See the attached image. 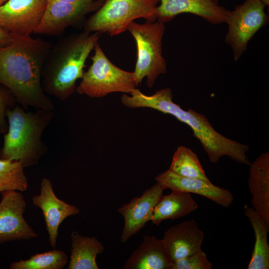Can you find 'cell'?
Listing matches in <instances>:
<instances>
[{"instance_id":"obj_27","label":"cell","mask_w":269,"mask_h":269,"mask_svg":"<svg viewBox=\"0 0 269 269\" xmlns=\"http://www.w3.org/2000/svg\"><path fill=\"white\" fill-rule=\"evenodd\" d=\"M12 41V34L0 25V47L6 46L9 45Z\"/></svg>"},{"instance_id":"obj_17","label":"cell","mask_w":269,"mask_h":269,"mask_svg":"<svg viewBox=\"0 0 269 269\" xmlns=\"http://www.w3.org/2000/svg\"><path fill=\"white\" fill-rule=\"evenodd\" d=\"M250 166L248 184L252 207L269 225V152L260 154Z\"/></svg>"},{"instance_id":"obj_5","label":"cell","mask_w":269,"mask_h":269,"mask_svg":"<svg viewBox=\"0 0 269 269\" xmlns=\"http://www.w3.org/2000/svg\"><path fill=\"white\" fill-rule=\"evenodd\" d=\"M159 0H104L101 6L85 22L84 31L119 35L135 19H157Z\"/></svg>"},{"instance_id":"obj_26","label":"cell","mask_w":269,"mask_h":269,"mask_svg":"<svg viewBox=\"0 0 269 269\" xmlns=\"http://www.w3.org/2000/svg\"><path fill=\"white\" fill-rule=\"evenodd\" d=\"M16 101L11 92L5 87L0 85V134H4L8 129L6 112L15 106Z\"/></svg>"},{"instance_id":"obj_1","label":"cell","mask_w":269,"mask_h":269,"mask_svg":"<svg viewBox=\"0 0 269 269\" xmlns=\"http://www.w3.org/2000/svg\"><path fill=\"white\" fill-rule=\"evenodd\" d=\"M11 34V43L0 47V85L25 110L32 107L54 110L42 85V69L51 43L31 36Z\"/></svg>"},{"instance_id":"obj_13","label":"cell","mask_w":269,"mask_h":269,"mask_svg":"<svg viewBox=\"0 0 269 269\" xmlns=\"http://www.w3.org/2000/svg\"><path fill=\"white\" fill-rule=\"evenodd\" d=\"M32 203L42 210L49 243L55 248L60 225L68 217L78 214L80 210L76 206L58 198L50 180L47 178L42 179L40 194L32 197Z\"/></svg>"},{"instance_id":"obj_16","label":"cell","mask_w":269,"mask_h":269,"mask_svg":"<svg viewBox=\"0 0 269 269\" xmlns=\"http://www.w3.org/2000/svg\"><path fill=\"white\" fill-rule=\"evenodd\" d=\"M204 238V233L199 229L196 221L191 219L170 227L162 240L174 262L200 250Z\"/></svg>"},{"instance_id":"obj_22","label":"cell","mask_w":269,"mask_h":269,"mask_svg":"<svg viewBox=\"0 0 269 269\" xmlns=\"http://www.w3.org/2000/svg\"><path fill=\"white\" fill-rule=\"evenodd\" d=\"M169 169L180 176L210 181L197 155L184 146H178L176 149Z\"/></svg>"},{"instance_id":"obj_14","label":"cell","mask_w":269,"mask_h":269,"mask_svg":"<svg viewBox=\"0 0 269 269\" xmlns=\"http://www.w3.org/2000/svg\"><path fill=\"white\" fill-rule=\"evenodd\" d=\"M159 2L157 20L164 23L185 13L196 15L212 24L226 22L228 9L218 0H159Z\"/></svg>"},{"instance_id":"obj_23","label":"cell","mask_w":269,"mask_h":269,"mask_svg":"<svg viewBox=\"0 0 269 269\" xmlns=\"http://www.w3.org/2000/svg\"><path fill=\"white\" fill-rule=\"evenodd\" d=\"M68 256L62 251L53 250L32 255L27 260L12 263L10 269H61L66 265Z\"/></svg>"},{"instance_id":"obj_30","label":"cell","mask_w":269,"mask_h":269,"mask_svg":"<svg viewBox=\"0 0 269 269\" xmlns=\"http://www.w3.org/2000/svg\"><path fill=\"white\" fill-rule=\"evenodd\" d=\"M7 0H0V5L3 4Z\"/></svg>"},{"instance_id":"obj_18","label":"cell","mask_w":269,"mask_h":269,"mask_svg":"<svg viewBox=\"0 0 269 269\" xmlns=\"http://www.w3.org/2000/svg\"><path fill=\"white\" fill-rule=\"evenodd\" d=\"M171 260L162 239L145 235L125 262L124 269H172Z\"/></svg>"},{"instance_id":"obj_11","label":"cell","mask_w":269,"mask_h":269,"mask_svg":"<svg viewBox=\"0 0 269 269\" xmlns=\"http://www.w3.org/2000/svg\"><path fill=\"white\" fill-rule=\"evenodd\" d=\"M104 0L89 3L47 0L43 16L34 33L49 36L62 32L86 14L97 10Z\"/></svg>"},{"instance_id":"obj_24","label":"cell","mask_w":269,"mask_h":269,"mask_svg":"<svg viewBox=\"0 0 269 269\" xmlns=\"http://www.w3.org/2000/svg\"><path fill=\"white\" fill-rule=\"evenodd\" d=\"M23 168L19 161L0 158V193L27 189L28 183Z\"/></svg>"},{"instance_id":"obj_29","label":"cell","mask_w":269,"mask_h":269,"mask_svg":"<svg viewBox=\"0 0 269 269\" xmlns=\"http://www.w3.org/2000/svg\"><path fill=\"white\" fill-rule=\"evenodd\" d=\"M260 1L263 3V4L266 6H269V0H260Z\"/></svg>"},{"instance_id":"obj_15","label":"cell","mask_w":269,"mask_h":269,"mask_svg":"<svg viewBox=\"0 0 269 269\" xmlns=\"http://www.w3.org/2000/svg\"><path fill=\"white\" fill-rule=\"evenodd\" d=\"M155 179L165 189L198 194L224 207H229L233 201V194L229 190L215 185L210 181L180 176L169 169Z\"/></svg>"},{"instance_id":"obj_2","label":"cell","mask_w":269,"mask_h":269,"mask_svg":"<svg viewBox=\"0 0 269 269\" xmlns=\"http://www.w3.org/2000/svg\"><path fill=\"white\" fill-rule=\"evenodd\" d=\"M124 94L122 104L131 108H149L174 116L187 125L193 132L206 152L210 161L217 163L223 156L239 163L250 165L247 152L249 146L227 138L217 132L203 114L191 109H182L172 100L171 89L166 87L146 95L135 88L130 94Z\"/></svg>"},{"instance_id":"obj_25","label":"cell","mask_w":269,"mask_h":269,"mask_svg":"<svg viewBox=\"0 0 269 269\" xmlns=\"http://www.w3.org/2000/svg\"><path fill=\"white\" fill-rule=\"evenodd\" d=\"M212 263L201 249L196 253L174 262L172 269H212Z\"/></svg>"},{"instance_id":"obj_7","label":"cell","mask_w":269,"mask_h":269,"mask_svg":"<svg viewBox=\"0 0 269 269\" xmlns=\"http://www.w3.org/2000/svg\"><path fill=\"white\" fill-rule=\"evenodd\" d=\"M91 57L92 64L84 71L76 91L91 98H101L113 92L130 94L137 87L133 72L123 70L106 56L99 42Z\"/></svg>"},{"instance_id":"obj_28","label":"cell","mask_w":269,"mask_h":269,"mask_svg":"<svg viewBox=\"0 0 269 269\" xmlns=\"http://www.w3.org/2000/svg\"><path fill=\"white\" fill-rule=\"evenodd\" d=\"M56 0L63 2H67L74 3H89L93 2L97 0Z\"/></svg>"},{"instance_id":"obj_21","label":"cell","mask_w":269,"mask_h":269,"mask_svg":"<svg viewBox=\"0 0 269 269\" xmlns=\"http://www.w3.org/2000/svg\"><path fill=\"white\" fill-rule=\"evenodd\" d=\"M245 216L249 220L254 230L255 243L248 269H269V245L268 242V225L253 208L245 206Z\"/></svg>"},{"instance_id":"obj_20","label":"cell","mask_w":269,"mask_h":269,"mask_svg":"<svg viewBox=\"0 0 269 269\" xmlns=\"http://www.w3.org/2000/svg\"><path fill=\"white\" fill-rule=\"evenodd\" d=\"M71 249L68 269H99L96 259L105 249L103 245L95 237L81 236L78 232L71 233Z\"/></svg>"},{"instance_id":"obj_9","label":"cell","mask_w":269,"mask_h":269,"mask_svg":"<svg viewBox=\"0 0 269 269\" xmlns=\"http://www.w3.org/2000/svg\"><path fill=\"white\" fill-rule=\"evenodd\" d=\"M47 0H7L0 5V25L11 34L31 36L38 26Z\"/></svg>"},{"instance_id":"obj_6","label":"cell","mask_w":269,"mask_h":269,"mask_svg":"<svg viewBox=\"0 0 269 269\" xmlns=\"http://www.w3.org/2000/svg\"><path fill=\"white\" fill-rule=\"evenodd\" d=\"M164 24L158 20L143 23L133 21L127 27L136 46V61L133 72L137 87L145 77L147 86L152 88L158 77L167 72L162 47Z\"/></svg>"},{"instance_id":"obj_10","label":"cell","mask_w":269,"mask_h":269,"mask_svg":"<svg viewBox=\"0 0 269 269\" xmlns=\"http://www.w3.org/2000/svg\"><path fill=\"white\" fill-rule=\"evenodd\" d=\"M0 193V244L15 240H28L37 237L23 217L26 203L23 195L14 190Z\"/></svg>"},{"instance_id":"obj_3","label":"cell","mask_w":269,"mask_h":269,"mask_svg":"<svg viewBox=\"0 0 269 269\" xmlns=\"http://www.w3.org/2000/svg\"><path fill=\"white\" fill-rule=\"evenodd\" d=\"M101 34L95 32L72 34L52 46L42 72V85L46 94L65 101L76 91L85 62L98 42Z\"/></svg>"},{"instance_id":"obj_19","label":"cell","mask_w":269,"mask_h":269,"mask_svg":"<svg viewBox=\"0 0 269 269\" xmlns=\"http://www.w3.org/2000/svg\"><path fill=\"white\" fill-rule=\"evenodd\" d=\"M161 197L155 205L151 221L158 226L162 221L177 219L195 211L198 205L190 193L171 191Z\"/></svg>"},{"instance_id":"obj_4","label":"cell","mask_w":269,"mask_h":269,"mask_svg":"<svg viewBox=\"0 0 269 269\" xmlns=\"http://www.w3.org/2000/svg\"><path fill=\"white\" fill-rule=\"evenodd\" d=\"M25 110L16 105L6 110L8 129L0 149V159L19 161L24 168L37 164L47 153L42 136L54 116V110Z\"/></svg>"},{"instance_id":"obj_12","label":"cell","mask_w":269,"mask_h":269,"mask_svg":"<svg viewBox=\"0 0 269 269\" xmlns=\"http://www.w3.org/2000/svg\"><path fill=\"white\" fill-rule=\"evenodd\" d=\"M164 189L160 183L156 182L145 190L140 197L133 198L118 209L125 221L121 236L122 243L138 232L146 222L151 221L154 208L162 196Z\"/></svg>"},{"instance_id":"obj_8","label":"cell","mask_w":269,"mask_h":269,"mask_svg":"<svg viewBox=\"0 0 269 269\" xmlns=\"http://www.w3.org/2000/svg\"><path fill=\"white\" fill-rule=\"evenodd\" d=\"M265 6L260 0H245L232 10L228 9L226 22L228 31L225 41L232 49L235 60L246 51L254 35L269 22Z\"/></svg>"}]
</instances>
